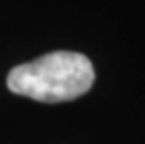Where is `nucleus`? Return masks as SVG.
I'll list each match as a JSON object with an SVG mask.
<instances>
[{"label":"nucleus","mask_w":145,"mask_h":144,"mask_svg":"<svg viewBox=\"0 0 145 144\" xmlns=\"http://www.w3.org/2000/svg\"><path fill=\"white\" fill-rule=\"evenodd\" d=\"M95 82L93 64L86 56L57 50L19 64L9 71V90L40 102H64L86 94Z\"/></svg>","instance_id":"f257e3e1"}]
</instances>
